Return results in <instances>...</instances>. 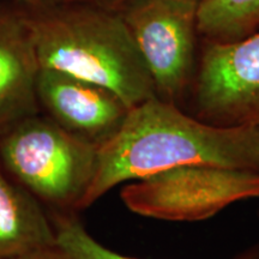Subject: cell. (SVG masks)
Instances as JSON below:
<instances>
[{
	"label": "cell",
	"instance_id": "6da1fadb",
	"mask_svg": "<svg viewBox=\"0 0 259 259\" xmlns=\"http://www.w3.org/2000/svg\"><path fill=\"white\" fill-rule=\"evenodd\" d=\"M184 166L259 171V126L221 127L155 96L128 109L97 149L96 170L80 210L114 187Z\"/></svg>",
	"mask_w": 259,
	"mask_h": 259
},
{
	"label": "cell",
	"instance_id": "7a4b0ae2",
	"mask_svg": "<svg viewBox=\"0 0 259 259\" xmlns=\"http://www.w3.org/2000/svg\"><path fill=\"white\" fill-rule=\"evenodd\" d=\"M15 2L31 34L41 69L111 90L128 108L157 96L119 11L84 3Z\"/></svg>",
	"mask_w": 259,
	"mask_h": 259
},
{
	"label": "cell",
	"instance_id": "3957f363",
	"mask_svg": "<svg viewBox=\"0 0 259 259\" xmlns=\"http://www.w3.org/2000/svg\"><path fill=\"white\" fill-rule=\"evenodd\" d=\"M97 148L73 137L41 112L0 132V164L44 206L80 205L96 170Z\"/></svg>",
	"mask_w": 259,
	"mask_h": 259
},
{
	"label": "cell",
	"instance_id": "277c9868",
	"mask_svg": "<svg viewBox=\"0 0 259 259\" xmlns=\"http://www.w3.org/2000/svg\"><path fill=\"white\" fill-rule=\"evenodd\" d=\"M120 198L130 211L174 222L210 219L227 206L259 198V171L184 166L125 184Z\"/></svg>",
	"mask_w": 259,
	"mask_h": 259
},
{
	"label": "cell",
	"instance_id": "5b68a950",
	"mask_svg": "<svg viewBox=\"0 0 259 259\" xmlns=\"http://www.w3.org/2000/svg\"><path fill=\"white\" fill-rule=\"evenodd\" d=\"M198 4L190 0H128L118 10L143 57L157 97L180 108L198 69Z\"/></svg>",
	"mask_w": 259,
	"mask_h": 259
},
{
	"label": "cell",
	"instance_id": "8992f818",
	"mask_svg": "<svg viewBox=\"0 0 259 259\" xmlns=\"http://www.w3.org/2000/svg\"><path fill=\"white\" fill-rule=\"evenodd\" d=\"M191 99V114L208 124L259 126V31L235 41H206Z\"/></svg>",
	"mask_w": 259,
	"mask_h": 259
},
{
	"label": "cell",
	"instance_id": "52a82bcc",
	"mask_svg": "<svg viewBox=\"0 0 259 259\" xmlns=\"http://www.w3.org/2000/svg\"><path fill=\"white\" fill-rule=\"evenodd\" d=\"M37 101L42 114L97 149L118 132L130 109L111 90L50 69L38 74Z\"/></svg>",
	"mask_w": 259,
	"mask_h": 259
},
{
	"label": "cell",
	"instance_id": "ba28073f",
	"mask_svg": "<svg viewBox=\"0 0 259 259\" xmlns=\"http://www.w3.org/2000/svg\"><path fill=\"white\" fill-rule=\"evenodd\" d=\"M41 66L27 23L15 0H0V132L40 112Z\"/></svg>",
	"mask_w": 259,
	"mask_h": 259
},
{
	"label": "cell",
	"instance_id": "9c48e42d",
	"mask_svg": "<svg viewBox=\"0 0 259 259\" xmlns=\"http://www.w3.org/2000/svg\"><path fill=\"white\" fill-rule=\"evenodd\" d=\"M57 246L53 220L44 205L0 164V259Z\"/></svg>",
	"mask_w": 259,
	"mask_h": 259
},
{
	"label": "cell",
	"instance_id": "30bf717a",
	"mask_svg": "<svg viewBox=\"0 0 259 259\" xmlns=\"http://www.w3.org/2000/svg\"><path fill=\"white\" fill-rule=\"evenodd\" d=\"M259 28V0H200L197 31L206 41L240 40Z\"/></svg>",
	"mask_w": 259,
	"mask_h": 259
},
{
	"label": "cell",
	"instance_id": "8fae6325",
	"mask_svg": "<svg viewBox=\"0 0 259 259\" xmlns=\"http://www.w3.org/2000/svg\"><path fill=\"white\" fill-rule=\"evenodd\" d=\"M57 245L69 259H137L120 254L106 247L87 231L78 219L70 212H59L53 220ZM240 259H248L247 254Z\"/></svg>",
	"mask_w": 259,
	"mask_h": 259
},
{
	"label": "cell",
	"instance_id": "7c38bea8",
	"mask_svg": "<svg viewBox=\"0 0 259 259\" xmlns=\"http://www.w3.org/2000/svg\"><path fill=\"white\" fill-rule=\"evenodd\" d=\"M9 259H69L64 251L60 247L54 246V247L44 248V250H38L30 252V253L18 255V257L9 258Z\"/></svg>",
	"mask_w": 259,
	"mask_h": 259
},
{
	"label": "cell",
	"instance_id": "4fadbf2b",
	"mask_svg": "<svg viewBox=\"0 0 259 259\" xmlns=\"http://www.w3.org/2000/svg\"><path fill=\"white\" fill-rule=\"evenodd\" d=\"M41 2L48 3H84V4H92L96 6H101V8L115 10L118 11L122 5L128 0H41Z\"/></svg>",
	"mask_w": 259,
	"mask_h": 259
},
{
	"label": "cell",
	"instance_id": "5bb4252c",
	"mask_svg": "<svg viewBox=\"0 0 259 259\" xmlns=\"http://www.w3.org/2000/svg\"><path fill=\"white\" fill-rule=\"evenodd\" d=\"M247 258L248 259H259V248L253 252H251V253H247Z\"/></svg>",
	"mask_w": 259,
	"mask_h": 259
},
{
	"label": "cell",
	"instance_id": "9a60e30c",
	"mask_svg": "<svg viewBox=\"0 0 259 259\" xmlns=\"http://www.w3.org/2000/svg\"><path fill=\"white\" fill-rule=\"evenodd\" d=\"M190 2H197V3H199L200 0H190Z\"/></svg>",
	"mask_w": 259,
	"mask_h": 259
}]
</instances>
